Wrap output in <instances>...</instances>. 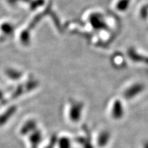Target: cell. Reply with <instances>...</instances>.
Wrapping results in <instances>:
<instances>
[{
  "label": "cell",
  "instance_id": "7a4b0ae2",
  "mask_svg": "<svg viewBox=\"0 0 148 148\" xmlns=\"http://www.w3.org/2000/svg\"><path fill=\"white\" fill-rule=\"evenodd\" d=\"M42 139V134L39 130H35L29 135V140L30 142L31 148H38L39 144Z\"/></svg>",
  "mask_w": 148,
  "mask_h": 148
},
{
  "label": "cell",
  "instance_id": "6da1fadb",
  "mask_svg": "<svg viewBox=\"0 0 148 148\" xmlns=\"http://www.w3.org/2000/svg\"><path fill=\"white\" fill-rule=\"evenodd\" d=\"M82 104L79 102L72 103L69 110V117L72 121L77 122L81 117V113L82 110Z\"/></svg>",
  "mask_w": 148,
  "mask_h": 148
},
{
  "label": "cell",
  "instance_id": "52a82bcc",
  "mask_svg": "<svg viewBox=\"0 0 148 148\" xmlns=\"http://www.w3.org/2000/svg\"><path fill=\"white\" fill-rule=\"evenodd\" d=\"M58 136L56 134H53L52 136H51L50 140H49V143L46 146L45 148H54L56 144H58Z\"/></svg>",
  "mask_w": 148,
  "mask_h": 148
},
{
  "label": "cell",
  "instance_id": "9c48e42d",
  "mask_svg": "<svg viewBox=\"0 0 148 148\" xmlns=\"http://www.w3.org/2000/svg\"><path fill=\"white\" fill-rule=\"evenodd\" d=\"M144 148H148V141L144 144Z\"/></svg>",
  "mask_w": 148,
  "mask_h": 148
},
{
  "label": "cell",
  "instance_id": "277c9868",
  "mask_svg": "<svg viewBox=\"0 0 148 148\" xmlns=\"http://www.w3.org/2000/svg\"><path fill=\"white\" fill-rule=\"evenodd\" d=\"M36 130V122L35 120L30 119L28 120L24 123L23 126L20 130V134L22 135H26L29 132H34Z\"/></svg>",
  "mask_w": 148,
  "mask_h": 148
},
{
  "label": "cell",
  "instance_id": "5b68a950",
  "mask_svg": "<svg viewBox=\"0 0 148 148\" xmlns=\"http://www.w3.org/2000/svg\"><path fill=\"white\" fill-rule=\"evenodd\" d=\"M109 139H110V134H109V133L108 132H103L99 134V137H98V145L101 146V147L105 146L108 143Z\"/></svg>",
  "mask_w": 148,
  "mask_h": 148
},
{
  "label": "cell",
  "instance_id": "ba28073f",
  "mask_svg": "<svg viewBox=\"0 0 148 148\" xmlns=\"http://www.w3.org/2000/svg\"><path fill=\"white\" fill-rule=\"evenodd\" d=\"M3 96V94L2 91H1V90H0V99H2Z\"/></svg>",
  "mask_w": 148,
  "mask_h": 148
},
{
  "label": "cell",
  "instance_id": "3957f363",
  "mask_svg": "<svg viewBox=\"0 0 148 148\" xmlns=\"http://www.w3.org/2000/svg\"><path fill=\"white\" fill-rule=\"evenodd\" d=\"M16 111V107L12 106L7 109L3 113L0 114V127L5 124L8 121V120L12 117V115L15 113Z\"/></svg>",
  "mask_w": 148,
  "mask_h": 148
},
{
  "label": "cell",
  "instance_id": "8992f818",
  "mask_svg": "<svg viewBox=\"0 0 148 148\" xmlns=\"http://www.w3.org/2000/svg\"><path fill=\"white\" fill-rule=\"evenodd\" d=\"M58 148H71V143L69 138L62 136L58 140Z\"/></svg>",
  "mask_w": 148,
  "mask_h": 148
}]
</instances>
